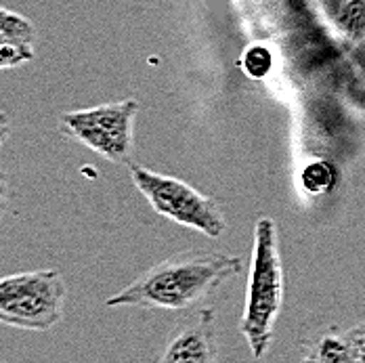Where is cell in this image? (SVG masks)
I'll list each match as a JSON object with an SVG mask.
<instances>
[{
    "label": "cell",
    "instance_id": "2",
    "mask_svg": "<svg viewBox=\"0 0 365 363\" xmlns=\"http://www.w3.org/2000/svg\"><path fill=\"white\" fill-rule=\"evenodd\" d=\"M284 296L286 273L277 225L273 218L260 217L255 225L246 305L240 322V332L246 338L255 359H262L273 342L275 326L284 309Z\"/></svg>",
    "mask_w": 365,
    "mask_h": 363
},
{
    "label": "cell",
    "instance_id": "15",
    "mask_svg": "<svg viewBox=\"0 0 365 363\" xmlns=\"http://www.w3.org/2000/svg\"><path fill=\"white\" fill-rule=\"evenodd\" d=\"M300 363H319V362H315V359H311V357L302 355V362H300Z\"/></svg>",
    "mask_w": 365,
    "mask_h": 363
},
{
    "label": "cell",
    "instance_id": "11",
    "mask_svg": "<svg viewBox=\"0 0 365 363\" xmlns=\"http://www.w3.org/2000/svg\"><path fill=\"white\" fill-rule=\"evenodd\" d=\"M242 70L252 80H262L273 70V51L267 44H250L242 57Z\"/></svg>",
    "mask_w": 365,
    "mask_h": 363
},
{
    "label": "cell",
    "instance_id": "10",
    "mask_svg": "<svg viewBox=\"0 0 365 363\" xmlns=\"http://www.w3.org/2000/svg\"><path fill=\"white\" fill-rule=\"evenodd\" d=\"M0 38L17 40L34 44L36 40V28L30 19H26L19 13H13L4 6H0Z\"/></svg>",
    "mask_w": 365,
    "mask_h": 363
},
{
    "label": "cell",
    "instance_id": "4",
    "mask_svg": "<svg viewBox=\"0 0 365 363\" xmlns=\"http://www.w3.org/2000/svg\"><path fill=\"white\" fill-rule=\"evenodd\" d=\"M130 177L158 215L191 227L212 240L220 237L227 229L219 202L210 195H204L189 183L153 173L137 164H130Z\"/></svg>",
    "mask_w": 365,
    "mask_h": 363
},
{
    "label": "cell",
    "instance_id": "1",
    "mask_svg": "<svg viewBox=\"0 0 365 363\" xmlns=\"http://www.w3.org/2000/svg\"><path fill=\"white\" fill-rule=\"evenodd\" d=\"M242 267L240 256L181 252L149 267L124 290L110 296L106 305L185 311L210 298L227 280L237 275Z\"/></svg>",
    "mask_w": 365,
    "mask_h": 363
},
{
    "label": "cell",
    "instance_id": "16",
    "mask_svg": "<svg viewBox=\"0 0 365 363\" xmlns=\"http://www.w3.org/2000/svg\"><path fill=\"white\" fill-rule=\"evenodd\" d=\"M0 363H4V359H2V357H0Z\"/></svg>",
    "mask_w": 365,
    "mask_h": 363
},
{
    "label": "cell",
    "instance_id": "13",
    "mask_svg": "<svg viewBox=\"0 0 365 363\" xmlns=\"http://www.w3.org/2000/svg\"><path fill=\"white\" fill-rule=\"evenodd\" d=\"M6 202H9V185H6V177L0 173V215L6 208Z\"/></svg>",
    "mask_w": 365,
    "mask_h": 363
},
{
    "label": "cell",
    "instance_id": "14",
    "mask_svg": "<svg viewBox=\"0 0 365 363\" xmlns=\"http://www.w3.org/2000/svg\"><path fill=\"white\" fill-rule=\"evenodd\" d=\"M6 139H9V118L4 111H0V147L4 145Z\"/></svg>",
    "mask_w": 365,
    "mask_h": 363
},
{
    "label": "cell",
    "instance_id": "3",
    "mask_svg": "<svg viewBox=\"0 0 365 363\" xmlns=\"http://www.w3.org/2000/svg\"><path fill=\"white\" fill-rule=\"evenodd\" d=\"M68 286L57 269L0 277V324L48 332L63 319Z\"/></svg>",
    "mask_w": 365,
    "mask_h": 363
},
{
    "label": "cell",
    "instance_id": "9",
    "mask_svg": "<svg viewBox=\"0 0 365 363\" xmlns=\"http://www.w3.org/2000/svg\"><path fill=\"white\" fill-rule=\"evenodd\" d=\"M338 170L328 160H313L300 173V185L309 195H328L338 185Z\"/></svg>",
    "mask_w": 365,
    "mask_h": 363
},
{
    "label": "cell",
    "instance_id": "12",
    "mask_svg": "<svg viewBox=\"0 0 365 363\" xmlns=\"http://www.w3.org/2000/svg\"><path fill=\"white\" fill-rule=\"evenodd\" d=\"M36 55L34 44L17 42L9 38H0V70H13L28 61H32Z\"/></svg>",
    "mask_w": 365,
    "mask_h": 363
},
{
    "label": "cell",
    "instance_id": "7",
    "mask_svg": "<svg viewBox=\"0 0 365 363\" xmlns=\"http://www.w3.org/2000/svg\"><path fill=\"white\" fill-rule=\"evenodd\" d=\"M307 357L319 363H364L349 329H328L304 342Z\"/></svg>",
    "mask_w": 365,
    "mask_h": 363
},
{
    "label": "cell",
    "instance_id": "5",
    "mask_svg": "<svg viewBox=\"0 0 365 363\" xmlns=\"http://www.w3.org/2000/svg\"><path fill=\"white\" fill-rule=\"evenodd\" d=\"M139 111L135 99L66 111L61 131L113 164H128L133 155V128Z\"/></svg>",
    "mask_w": 365,
    "mask_h": 363
},
{
    "label": "cell",
    "instance_id": "8",
    "mask_svg": "<svg viewBox=\"0 0 365 363\" xmlns=\"http://www.w3.org/2000/svg\"><path fill=\"white\" fill-rule=\"evenodd\" d=\"M338 32L353 42L365 40V0H338L331 9Z\"/></svg>",
    "mask_w": 365,
    "mask_h": 363
},
{
    "label": "cell",
    "instance_id": "6",
    "mask_svg": "<svg viewBox=\"0 0 365 363\" xmlns=\"http://www.w3.org/2000/svg\"><path fill=\"white\" fill-rule=\"evenodd\" d=\"M153 363H219L215 309H202L175 327Z\"/></svg>",
    "mask_w": 365,
    "mask_h": 363
}]
</instances>
